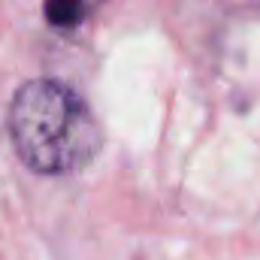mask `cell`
Returning <instances> with one entry per match:
<instances>
[{
	"label": "cell",
	"mask_w": 260,
	"mask_h": 260,
	"mask_svg": "<svg viewBox=\"0 0 260 260\" xmlns=\"http://www.w3.org/2000/svg\"><path fill=\"white\" fill-rule=\"evenodd\" d=\"M9 136L24 167L40 176L85 170L103 148V130L88 103L55 79H34L15 91Z\"/></svg>",
	"instance_id": "cell-1"
},
{
	"label": "cell",
	"mask_w": 260,
	"mask_h": 260,
	"mask_svg": "<svg viewBox=\"0 0 260 260\" xmlns=\"http://www.w3.org/2000/svg\"><path fill=\"white\" fill-rule=\"evenodd\" d=\"M103 0H46V21L58 30L79 27Z\"/></svg>",
	"instance_id": "cell-2"
}]
</instances>
